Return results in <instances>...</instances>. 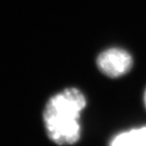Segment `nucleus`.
<instances>
[{
	"instance_id": "obj_1",
	"label": "nucleus",
	"mask_w": 146,
	"mask_h": 146,
	"mask_svg": "<svg viewBox=\"0 0 146 146\" xmlns=\"http://www.w3.org/2000/svg\"><path fill=\"white\" fill-rule=\"evenodd\" d=\"M86 106V97L77 88H67L52 97L43 114L49 138L60 145L76 143L80 137V113Z\"/></svg>"
},
{
	"instance_id": "obj_3",
	"label": "nucleus",
	"mask_w": 146,
	"mask_h": 146,
	"mask_svg": "<svg viewBox=\"0 0 146 146\" xmlns=\"http://www.w3.org/2000/svg\"><path fill=\"white\" fill-rule=\"evenodd\" d=\"M110 146H146V127L119 134L112 140Z\"/></svg>"
},
{
	"instance_id": "obj_2",
	"label": "nucleus",
	"mask_w": 146,
	"mask_h": 146,
	"mask_svg": "<svg viewBox=\"0 0 146 146\" xmlns=\"http://www.w3.org/2000/svg\"><path fill=\"white\" fill-rule=\"evenodd\" d=\"M133 60L126 50L112 48L100 53L97 58L99 70L108 77H121L131 69Z\"/></svg>"
},
{
	"instance_id": "obj_4",
	"label": "nucleus",
	"mask_w": 146,
	"mask_h": 146,
	"mask_svg": "<svg viewBox=\"0 0 146 146\" xmlns=\"http://www.w3.org/2000/svg\"><path fill=\"white\" fill-rule=\"evenodd\" d=\"M144 105H145V107H146V91H145V92H144Z\"/></svg>"
}]
</instances>
